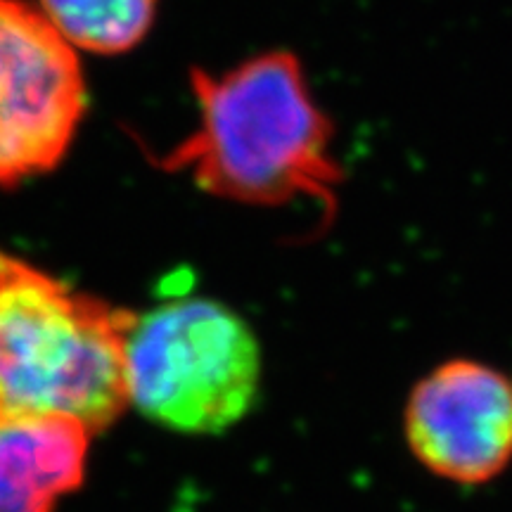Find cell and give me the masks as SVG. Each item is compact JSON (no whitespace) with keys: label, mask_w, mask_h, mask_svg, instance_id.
<instances>
[{"label":"cell","mask_w":512,"mask_h":512,"mask_svg":"<svg viewBox=\"0 0 512 512\" xmlns=\"http://www.w3.org/2000/svg\"><path fill=\"white\" fill-rule=\"evenodd\" d=\"M197 124L150 162L197 188L249 207L311 202L337 209L342 169L332 126L313 100L302 62L268 50L226 72L192 69Z\"/></svg>","instance_id":"1"},{"label":"cell","mask_w":512,"mask_h":512,"mask_svg":"<svg viewBox=\"0 0 512 512\" xmlns=\"http://www.w3.org/2000/svg\"><path fill=\"white\" fill-rule=\"evenodd\" d=\"M136 318L0 249V403L107 430L128 406Z\"/></svg>","instance_id":"2"},{"label":"cell","mask_w":512,"mask_h":512,"mask_svg":"<svg viewBox=\"0 0 512 512\" xmlns=\"http://www.w3.org/2000/svg\"><path fill=\"white\" fill-rule=\"evenodd\" d=\"M128 403L183 434H221L252 411L259 339L226 304L176 299L136 318L126 347Z\"/></svg>","instance_id":"3"},{"label":"cell","mask_w":512,"mask_h":512,"mask_svg":"<svg viewBox=\"0 0 512 512\" xmlns=\"http://www.w3.org/2000/svg\"><path fill=\"white\" fill-rule=\"evenodd\" d=\"M86 110L81 53L36 3L0 0V188L55 171Z\"/></svg>","instance_id":"4"},{"label":"cell","mask_w":512,"mask_h":512,"mask_svg":"<svg viewBox=\"0 0 512 512\" xmlns=\"http://www.w3.org/2000/svg\"><path fill=\"white\" fill-rule=\"evenodd\" d=\"M403 437L434 477L491 482L512 463V377L475 358H448L413 384Z\"/></svg>","instance_id":"5"},{"label":"cell","mask_w":512,"mask_h":512,"mask_svg":"<svg viewBox=\"0 0 512 512\" xmlns=\"http://www.w3.org/2000/svg\"><path fill=\"white\" fill-rule=\"evenodd\" d=\"M88 427L0 403V512H53L86 475Z\"/></svg>","instance_id":"6"},{"label":"cell","mask_w":512,"mask_h":512,"mask_svg":"<svg viewBox=\"0 0 512 512\" xmlns=\"http://www.w3.org/2000/svg\"><path fill=\"white\" fill-rule=\"evenodd\" d=\"M36 8L76 53L114 57L145 41L159 0H36Z\"/></svg>","instance_id":"7"}]
</instances>
